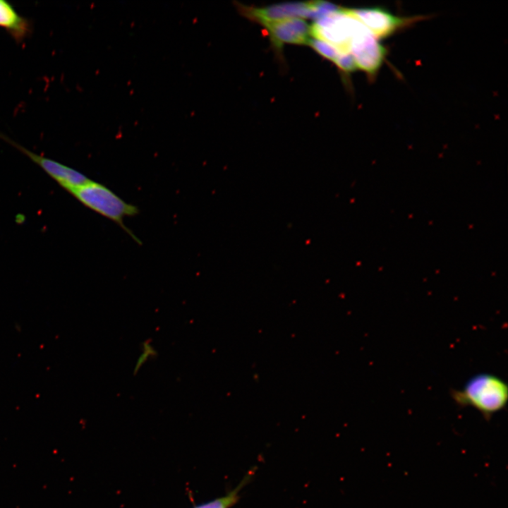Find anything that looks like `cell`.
I'll list each match as a JSON object with an SVG mask.
<instances>
[{
  "label": "cell",
  "instance_id": "6da1fadb",
  "mask_svg": "<svg viewBox=\"0 0 508 508\" xmlns=\"http://www.w3.org/2000/svg\"><path fill=\"white\" fill-rule=\"evenodd\" d=\"M450 394L459 406H471L489 420L506 407L508 385L494 374L478 373L469 378L461 389H452Z\"/></svg>",
  "mask_w": 508,
  "mask_h": 508
},
{
  "label": "cell",
  "instance_id": "7a4b0ae2",
  "mask_svg": "<svg viewBox=\"0 0 508 508\" xmlns=\"http://www.w3.org/2000/svg\"><path fill=\"white\" fill-rule=\"evenodd\" d=\"M70 193L86 207L114 222L135 241L140 242L123 223L126 217L138 213L135 205L124 201L104 184L90 179Z\"/></svg>",
  "mask_w": 508,
  "mask_h": 508
},
{
  "label": "cell",
  "instance_id": "3957f363",
  "mask_svg": "<svg viewBox=\"0 0 508 508\" xmlns=\"http://www.w3.org/2000/svg\"><path fill=\"white\" fill-rule=\"evenodd\" d=\"M363 25L350 16L346 8L315 20L310 25L313 38L323 40L334 46L340 53L350 54L353 40Z\"/></svg>",
  "mask_w": 508,
  "mask_h": 508
},
{
  "label": "cell",
  "instance_id": "277c9868",
  "mask_svg": "<svg viewBox=\"0 0 508 508\" xmlns=\"http://www.w3.org/2000/svg\"><path fill=\"white\" fill-rule=\"evenodd\" d=\"M346 11L364 25L377 40L389 37L425 18L423 16H397L381 6L346 8Z\"/></svg>",
  "mask_w": 508,
  "mask_h": 508
},
{
  "label": "cell",
  "instance_id": "5b68a950",
  "mask_svg": "<svg viewBox=\"0 0 508 508\" xmlns=\"http://www.w3.org/2000/svg\"><path fill=\"white\" fill-rule=\"evenodd\" d=\"M387 53L386 48L365 27L356 35L350 48L356 68L365 72L370 79L377 75Z\"/></svg>",
  "mask_w": 508,
  "mask_h": 508
},
{
  "label": "cell",
  "instance_id": "8992f818",
  "mask_svg": "<svg viewBox=\"0 0 508 508\" xmlns=\"http://www.w3.org/2000/svg\"><path fill=\"white\" fill-rule=\"evenodd\" d=\"M0 138L6 141L11 145L28 157L33 162L43 169L46 174L69 193L90 180L80 171L52 159L35 154L5 135L0 133Z\"/></svg>",
  "mask_w": 508,
  "mask_h": 508
},
{
  "label": "cell",
  "instance_id": "52a82bcc",
  "mask_svg": "<svg viewBox=\"0 0 508 508\" xmlns=\"http://www.w3.org/2000/svg\"><path fill=\"white\" fill-rule=\"evenodd\" d=\"M238 7L244 16L264 25L288 19L308 18L311 1L286 2L262 8L243 5Z\"/></svg>",
  "mask_w": 508,
  "mask_h": 508
},
{
  "label": "cell",
  "instance_id": "ba28073f",
  "mask_svg": "<svg viewBox=\"0 0 508 508\" xmlns=\"http://www.w3.org/2000/svg\"><path fill=\"white\" fill-rule=\"evenodd\" d=\"M272 45L281 49L284 44H308L310 39V25L301 18H292L263 25Z\"/></svg>",
  "mask_w": 508,
  "mask_h": 508
},
{
  "label": "cell",
  "instance_id": "9c48e42d",
  "mask_svg": "<svg viewBox=\"0 0 508 508\" xmlns=\"http://www.w3.org/2000/svg\"><path fill=\"white\" fill-rule=\"evenodd\" d=\"M0 28L5 29L18 42L23 41L30 32V23L19 15L8 1L0 0Z\"/></svg>",
  "mask_w": 508,
  "mask_h": 508
},
{
  "label": "cell",
  "instance_id": "30bf717a",
  "mask_svg": "<svg viewBox=\"0 0 508 508\" xmlns=\"http://www.w3.org/2000/svg\"><path fill=\"white\" fill-rule=\"evenodd\" d=\"M247 478L241 481V483L231 492L228 493L226 495L217 498L214 500L210 501L207 503H204L196 506L193 508H230L234 506L239 498V492L245 485V481Z\"/></svg>",
  "mask_w": 508,
  "mask_h": 508
},
{
  "label": "cell",
  "instance_id": "8fae6325",
  "mask_svg": "<svg viewBox=\"0 0 508 508\" xmlns=\"http://www.w3.org/2000/svg\"><path fill=\"white\" fill-rule=\"evenodd\" d=\"M308 44L325 58L332 61L336 60L340 52L332 44L316 38L309 40Z\"/></svg>",
  "mask_w": 508,
  "mask_h": 508
},
{
  "label": "cell",
  "instance_id": "7c38bea8",
  "mask_svg": "<svg viewBox=\"0 0 508 508\" xmlns=\"http://www.w3.org/2000/svg\"><path fill=\"white\" fill-rule=\"evenodd\" d=\"M334 63L345 74H349L357 68L351 54L349 53H340Z\"/></svg>",
  "mask_w": 508,
  "mask_h": 508
},
{
  "label": "cell",
  "instance_id": "4fadbf2b",
  "mask_svg": "<svg viewBox=\"0 0 508 508\" xmlns=\"http://www.w3.org/2000/svg\"><path fill=\"white\" fill-rule=\"evenodd\" d=\"M143 352L140 356V357L138 359L137 363L135 366V370L134 373L138 372V370L140 369V368L147 361V360L153 356H155L157 354V352L155 349L153 348V346L148 342V341H146L143 344Z\"/></svg>",
  "mask_w": 508,
  "mask_h": 508
}]
</instances>
